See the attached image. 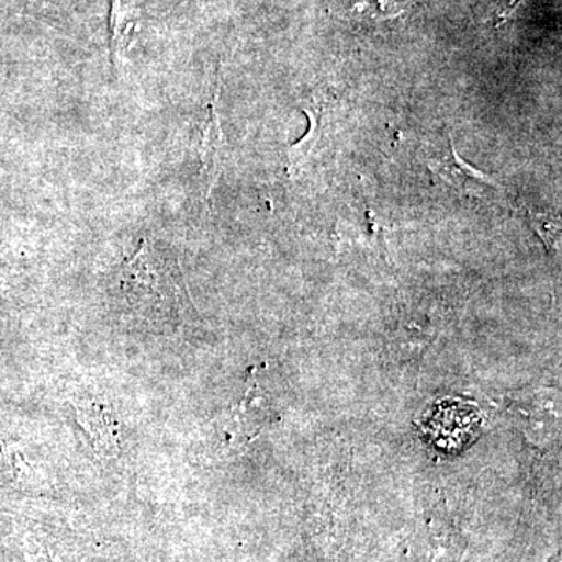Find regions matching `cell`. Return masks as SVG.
<instances>
[{"instance_id": "52a82bcc", "label": "cell", "mask_w": 562, "mask_h": 562, "mask_svg": "<svg viewBox=\"0 0 562 562\" xmlns=\"http://www.w3.org/2000/svg\"><path fill=\"white\" fill-rule=\"evenodd\" d=\"M520 213L525 214L531 227L541 236L547 249H560L561 222L557 214L550 213V211L532 210L527 205L520 206Z\"/></svg>"}, {"instance_id": "ba28073f", "label": "cell", "mask_w": 562, "mask_h": 562, "mask_svg": "<svg viewBox=\"0 0 562 562\" xmlns=\"http://www.w3.org/2000/svg\"><path fill=\"white\" fill-rule=\"evenodd\" d=\"M408 2L409 0H357L351 11L361 20H395L405 13Z\"/></svg>"}, {"instance_id": "6da1fadb", "label": "cell", "mask_w": 562, "mask_h": 562, "mask_svg": "<svg viewBox=\"0 0 562 562\" xmlns=\"http://www.w3.org/2000/svg\"><path fill=\"white\" fill-rule=\"evenodd\" d=\"M482 413L475 403L442 398L420 420V435L436 452L460 453L482 431Z\"/></svg>"}, {"instance_id": "3957f363", "label": "cell", "mask_w": 562, "mask_h": 562, "mask_svg": "<svg viewBox=\"0 0 562 562\" xmlns=\"http://www.w3.org/2000/svg\"><path fill=\"white\" fill-rule=\"evenodd\" d=\"M221 80L214 85L213 99H211L209 120L202 133L201 143V177H202V199L205 205L213 201V192L216 190L222 169H224L225 154H227V144H225L224 132H222L220 114Z\"/></svg>"}, {"instance_id": "277c9868", "label": "cell", "mask_w": 562, "mask_h": 562, "mask_svg": "<svg viewBox=\"0 0 562 562\" xmlns=\"http://www.w3.org/2000/svg\"><path fill=\"white\" fill-rule=\"evenodd\" d=\"M77 424L90 439L91 447L98 454L114 457L120 450V424L110 408L98 401L74 402Z\"/></svg>"}, {"instance_id": "5b68a950", "label": "cell", "mask_w": 562, "mask_h": 562, "mask_svg": "<svg viewBox=\"0 0 562 562\" xmlns=\"http://www.w3.org/2000/svg\"><path fill=\"white\" fill-rule=\"evenodd\" d=\"M111 54L117 72L128 69L133 47L140 33L138 0H111Z\"/></svg>"}, {"instance_id": "7a4b0ae2", "label": "cell", "mask_w": 562, "mask_h": 562, "mask_svg": "<svg viewBox=\"0 0 562 562\" xmlns=\"http://www.w3.org/2000/svg\"><path fill=\"white\" fill-rule=\"evenodd\" d=\"M428 168L435 173L436 179L461 194L484 198V195L503 191L502 184L492 177L462 160L454 150L453 143H450L449 150L428 160Z\"/></svg>"}, {"instance_id": "8992f818", "label": "cell", "mask_w": 562, "mask_h": 562, "mask_svg": "<svg viewBox=\"0 0 562 562\" xmlns=\"http://www.w3.org/2000/svg\"><path fill=\"white\" fill-rule=\"evenodd\" d=\"M306 116L310 117L308 133L299 143L291 147L288 154V165H290V176L301 172L312 162V158L319 150L322 139L325 138V128H327V117L322 105H316L305 110Z\"/></svg>"}]
</instances>
